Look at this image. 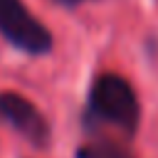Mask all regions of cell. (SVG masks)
Here are the masks:
<instances>
[{"mask_svg":"<svg viewBox=\"0 0 158 158\" xmlns=\"http://www.w3.org/2000/svg\"><path fill=\"white\" fill-rule=\"evenodd\" d=\"M89 109L91 114L111 123L126 133H133L138 126V101L131 89V84L118 74H101L89 94Z\"/></svg>","mask_w":158,"mask_h":158,"instance_id":"obj_1","label":"cell"},{"mask_svg":"<svg viewBox=\"0 0 158 158\" xmlns=\"http://www.w3.org/2000/svg\"><path fill=\"white\" fill-rule=\"evenodd\" d=\"M0 121L7 123V126H12L32 146H37V148L49 146L52 131H49L47 118L22 94H15V91H2L0 94Z\"/></svg>","mask_w":158,"mask_h":158,"instance_id":"obj_3","label":"cell"},{"mask_svg":"<svg viewBox=\"0 0 158 158\" xmlns=\"http://www.w3.org/2000/svg\"><path fill=\"white\" fill-rule=\"evenodd\" d=\"M57 2H62V5H79V2H86V0H57Z\"/></svg>","mask_w":158,"mask_h":158,"instance_id":"obj_5","label":"cell"},{"mask_svg":"<svg viewBox=\"0 0 158 158\" xmlns=\"http://www.w3.org/2000/svg\"><path fill=\"white\" fill-rule=\"evenodd\" d=\"M77 158H131V153L116 141H91L77 151Z\"/></svg>","mask_w":158,"mask_h":158,"instance_id":"obj_4","label":"cell"},{"mask_svg":"<svg viewBox=\"0 0 158 158\" xmlns=\"http://www.w3.org/2000/svg\"><path fill=\"white\" fill-rule=\"evenodd\" d=\"M0 35L27 54H47L52 49V32L22 0H0Z\"/></svg>","mask_w":158,"mask_h":158,"instance_id":"obj_2","label":"cell"}]
</instances>
